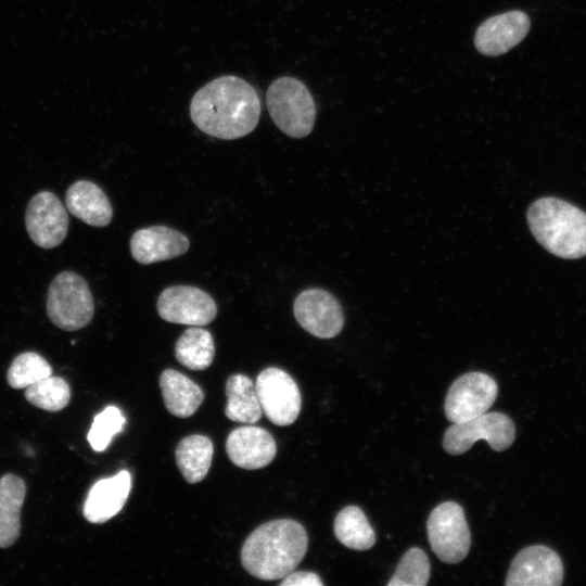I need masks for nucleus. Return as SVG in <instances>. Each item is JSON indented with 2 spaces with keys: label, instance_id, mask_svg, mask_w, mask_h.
<instances>
[{
  "label": "nucleus",
  "instance_id": "nucleus-1",
  "mask_svg": "<svg viewBox=\"0 0 586 586\" xmlns=\"http://www.w3.org/2000/svg\"><path fill=\"white\" fill-rule=\"evenodd\" d=\"M193 124L203 132L234 140L252 132L260 116V100L244 79L220 76L195 92L190 103Z\"/></svg>",
  "mask_w": 586,
  "mask_h": 586
},
{
  "label": "nucleus",
  "instance_id": "nucleus-2",
  "mask_svg": "<svg viewBox=\"0 0 586 586\" xmlns=\"http://www.w3.org/2000/svg\"><path fill=\"white\" fill-rule=\"evenodd\" d=\"M308 547L304 526L291 519H279L258 526L245 539L241 563L263 581L283 578L303 560Z\"/></svg>",
  "mask_w": 586,
  "mask_h": 586
},
{
  "label": "nucleus",
  "instance_id": "nucleus-3",
  "mask_svg": "<svg viewBox=\"0 0 586 586\" xmlns=\"http://www.w3.org/2000/svg\"><path fill=\"white\" fill-rule=\"evenodd\" d=\"M536 241L549 253L566 259L586 255V213L556 198L536 200L527 211Z\"/></svg>",
  "mask_w": 586,
  "mask_h": 586
},
{
  "label": "nucleus",
  "instance_id": "nucleus-4",
  "mask_svg": "<svg viewBox=\"0 0 586 586\" xmlns=\"http://www.w3.org/2000/svg\"><path fill=\"white\" fill-rule=\"evenodd\" d=\"M266 103L275 125L286 136L304 138L311 132L316 105L301 80L290 76L277 78L268 88Z\"/></svg>",
  "mask_w": 586,
  "mask_h": 586
},
{
  "label": "nucleus",
  "instance_id": "nucleus-5",
  "mask_svg": "<svg viewBox=\"0 0 586 586\" xmlns=\"http://www.w3.org/2000/svg\"><path fill=\"white\" fill-rule=\"evenodd\" d=\"M47 314L58 328L76 331L86 327L94 314V301L86 280L73 271L59 273L50 283Z\"/></svg>",
  "mask_w": 586,
  "mask_h": 586
},
{
  "label": "nucleus",
  "instance_id": "nucleus-6",
  "mask_svg": "<svg viewBox=\"0 0 586 586\" xmlns=\"http://www.w3.org/2000/svg\"><path fill=\"white\" fill-rule=\"evenodd\" d=\"M515 437L513 421L501 412H484L472 419L451 423L443 436V448L450 455L468 451L480 440L495 451L508 449Z\"/></svg>",
  "mask_w": 586,
  "mask_h": 586
},
{
  "label": "nucleus",
  "instance_id": "nucleus-7",
  "mask_svg": "<svg viewBox=\"0 0 586 586\" xmlns=\"http://www.w3.org/2000/svg\"><path fill=\"white\" fill-rule=\"evenodd\" d=\"M426 532L432 550L443 562L455 564L467 557L471 534L464 511L457 502L436 506L428 518Z\"/></svg>",
  "mask_w": 586,
  "mask_h": 586
},
{
  "label": "nucleus",
  "instance_id": "nucleus-8",
  "mask_svg": "<svg viewBox=\"0 0 586 586\" xmlns=\"http://www.w3.org/2000/svg\"><path fill=\"white\" fill-rule=\"evenodd\" d=\"M255 386L262 410L273 424L286 426L297 419L301 392L289 373L276 367L266 368L258 374Z\"/></svg>",
  "mask_w": 586,
  "mask_h": 586
},
{
  "label": "nucleus",
  "instance_id": "nucleus-9",
  "mask_svg": "<svg viewBox=\"0 0 586 586\" xmlns=\"http://www.w3.org/2000/svg\"><path fill=\"white\" fill-rule=\"evenodd\" d=\"M496 381L483 372H469L454 381L445 403L446 418L451 422H462L488 410L497 398Z\"/></svg>",
  "mask_w": 586,
  "mask_h": 586
},
{
  "label": "nucleus",
  "instance_id": "nucleus-10",
  "mask_svg": "<svg viewBox=\"0 0 586 586\" xmlns=\"http://www.w3.org/2000/svg\"><path fill=\"white\" fill-rule=\"evenodd\" d=\"M157 313L162 319L187 326H205L214 320L217 306L205 291L191 285H173L157 298Z\"/></svg>",
  "mask_w": 586,
  "mask_h": 586
},
{
  "label": "nucleus",
  "instance_id": "nucleus-11",
  "mask_svg": "<svg viewBox=\"0 0 586 586\" xmlns=\"http://www.w3.org/2000/svg\"><path fill=\"white\" fill-rule=\"evenodd\" d=\"M25 226L36 245L52 249L60 245L67 234L68 215L54 193L41 191L27 205Z\"/></svg>",
  "mask_w": 586,
  "mask_h": 586
},
{
  "label": "nucleus",
  "instance_id": "nucleus-12",
  "mask_svg": "<svg viewBox=\"0 0 586 586\" xmlns=\"http://www.w3.org/2000/svg\"><path fill=\"white\" fill-rule=\"evenodd\" d=\"M296 321L308 333L331 339L344 326V315L336 298L322 289H308L297 295L293 305Z\"/></svg>",
  "mask_w": 586,
  "mask_h": 586
},
{
  "label": "nucleus",
  "instance_id": "nucleus-13",
  "mask_svg": "<svg viewBox=\"0 0 586 586\" xmlns=\"http://www.w3.org/2000/svg\"><path fill=\"white\" fill-rule=\"evenodd\" d=\"M563 581V564L559 555L544 545L522 549L512 560L507 586H559Z\"/></svg>",
  "mask_w": 586,
  "mask_h": 586
},
{
  "label": "nucleus",
  "instance_id": "nucleus-14",
  "mask_svg": "<svg viewBox=\"0 0 586 586\" xmlns=\"http://www.w3.org/2000/svg\"><path fill=\"white\" fill-rule=\"evenodd\" d=\"M531 27L526 13L514 10L494 15L484 21L474 35L476 50L488 56H497L519 44Z\"/></svg>",
  "mask_w": 586,
  "mask_h": 586
},
{
  "label": "nucleus",
  "instance_id": "nucleus-15",
  "mask_svg": "<svg viewBox=\"0 0 586 586\" xmlns=\"http://www.w3.org/2000/svg\"><path fill=\"white\" fill-rule=\"evenodd\" d=\"M226 451L237 467L256 470L268 466L273 460L277 445L268 431L254 425H245L229 433Z\"/></svg>",
  "mask_w": 586,
  "mask_h": 586
},
{
  "label": "nucleus",
  "instance_id": "nucleus-16",
  "mask_svg": "<svg viewBox=\"0 0 586 586\" xmlns=\"http://www.w3.org/2000/svg\"><path fill=\"white\" fill-rule=\"evenodd\" d=\"M189 246V239L183 233L166 226L139 229L130 239L131 255L143 265L178 257Z\"/></svg>",
  "mask_w": 586,
  "mask_h": 586
},
{
  "label": "nucleus",
  "instance_id": "nucleus-17",
  "mask_svg": "<svg viewBox=\"0 0 586 586\" xmlns=\"http://www.w3.org/2000/svg\"><path fill=\"white\" fill-rule=\"evenodd\" d=\"M131 489V475L122 470L114 476L99 480L90 488L84 517L90 523H104L116 515L127 501Z\"/></svg>",
  "mask_w": 586,
  "mask_h": 586
},
{
  "label": "nucleus",
  "instance_id": "nucleus-18",
  "mask_svg": "<svg viewBox=\"0 0 586 586\" xmlns=\"http://www.w3.org/2000/svg\"><path fill=\"white\" fill-rule=\"evenodd\" d=\"M65 205L71 214L90 226L105 227L113 217V208L106 194L88 180H78L67 189Z\"/></svg>",
  "mask_w": 586,
  "mask_h": 586
},
{
  "label": "nucleus",
  "instance_id": "nucleus-19",
  "mask_svg": "<svg viewBox=\"0 0 586 586\" xmlns=\"http://www.w3.org/2000/svg\"><path fill=\"white\" fill-rule=\"evenodd\" d=\"M160 387L165 407L171 415L179 418L192 416L204 400L202 388L174 369L162 372Z\"/></svg>",
  "mask_w": 586,
  "mask_h": 586
},
{
  "label": "nucleus",
  "instance_id": "nucleus-20",
  "mask_svg": "<svg viewBox=\"0 0 586 586\" xmlns=\"http://www.w3.org/2000/svg\"><path fill=\"white\" fill-rule=\"evenodd\" d=\"M26 494L24 481L14 474L0 479V548L12 546L21 533V510Z\"/></svg>",
  "mask_w": 586,
  "mask_h": 586
},
{
  "label": "nucleus",
  "instance_id": "nucleus-21",
  "mask_svg": "<svg viewBox=\"0 0 586 586\" xmlns=\"http://www.w3.org/2000/svg\"><path fill=\"white\" fill-rule=\"evenodd\" d=\"M226 395L225 415L228 419L253 424L262 418L256 386L249 377L241 373L230 375L226 382Z\"/></svg>",
  "mask_w": 586,
  "mask_h": 586
},
{
  "label": "nucleus",
  "instance_id": "nucleus-22",
  "mask_svg": "<svg viewBox=\"0 0 586 586\" xmlns=\"http://www.w3.org/2000/svg\"><path fill=\"white\" fill-rule=\"evenodd\" d=\"M214 447L211 438L204 435H189L176 448V462L188 483L201 482L207 474Z\"/></svg>",
  "mask_w": 586,
  "mask_h": 586
},
{
  "label": "nucleus",
  "instance_id": "nucleus-23",
  "mask_svg": "<svg viewBox=\"0 0 586 586\" xmlns=\"http://www.w3.org/2000/svg\"><path fill=\"white\" fill-rule=\"evenodd\" d=\"M336 539L349 549L367 550L375 543V534L366 514L357 506H346L334 520Z\"/></svg>",
  "mask_w": 586,
  "mask_h": 586
},
{
  "label": "nucleus",
  "instance_id": "nucleus-24",
  "mask_svg": "<svg viewBox=\"0 0 586 586\" xmlns=\"http://www.w3.org/2000/svg\"><path fill=\"white\" fill-rule=\"evenodd\" d=\"M175 356L182 366L191 370L208 368L215 356L211 332L200 327L188 328L176 342Z\"/></svg>",
  "mask_w": 586,
  "mask_h": 586
},
{
  "label": "nucleus",
  "instance_id": "nucleus-25",
  "mask_svg": "<svg viewBox=\"0 0 586 586\" xmlns=\"http://www.w3.org/2000/svg\"><path fill=\"white\" fill-rule=\"evenodd\" d=\"M26 399L47 411L63 409L71 399V388L60 377L49 375L26 387Z\"/></svg>",
  "mask_w": 586,
  "mask_h": 586
},
{
  "label": "nucleus",
  "instance_id": "nucleus-26",
  "mask_svg": "<svg viewBox=\"0 0 586 586\" xmlns=\"http://www.w3.org/2000/svg\"><path fill=\"white\" fill-rule=\"evenodd\" d=\"M51 374L52 368L42 356L26 352L14 358L9 367L7 380L13 388H25Z\"/></svg>",
  "mask_w": 586,
  "mask_h": 586
},
{
  "label": "nucleus",
  "instance_id": "nucleus-27",
  "mask_svg": "<svg viewBox=\"0 0 586 586\" xmlns=\"http://www.w3.org/2000/svg\"><path fill=\"white\" fill-rule=\"evenodd\" d=\"M431 574L430 561L425 552L412 547L399 560L396 570L388 581V586H424Z\"/></svg>",
  "mask_w": 586,
  "mask_h": 586
},
{
  "label": "nucleus",
  "instance_id": "nucleus-28",
  "mask_svg": "<svg viewBox=\"0 0 586 586\" xmlns=\"http://www.w3.org/2000/svg\"><path fill=\"white\" fill-rule=\"evenodd\" d=\"M125 423V417L115 406H107L100 413H98L94 417L87 435L88 442L93 450H105L112 438L117 433L123 431Z\"/></svg>",
  "mask_w": 586,
  "mask_h": 586
},
{
  "label": "nucleus",
  "instance_id": "nucleus-29",
  "mask_svg": "<svg viewBox=\"0 0 586 586\" xmlns=\"http://www.w3.org/2000/svg\"><path fill=\"white\" fill-rule=\"evenodd\" d=\"M280 586H322L320 577L314 572L292 571L279 584Z\"/></svg>",
  "mask_w": 586,
  "mask_h": 586
}]
</instances>
